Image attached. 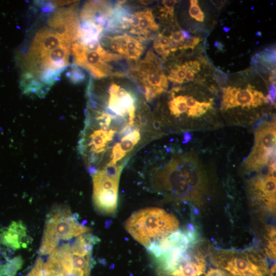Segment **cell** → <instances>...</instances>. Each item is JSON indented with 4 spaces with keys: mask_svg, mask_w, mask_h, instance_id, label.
<instances>
[{
    "mask_svg": "<svg viewBox=\"0 0 276 276\" xmlns=\"http://www.w3.org/2000/svg\"><path fill=\"white\" fill-rule=\"evenodd\" d=\"M137 102V98L133 92L115 84L110 86L107 107L118 116H129L130 126L134 123Z\"/></svg>",
    "mask_w": 276,
    "mask_h": 276,
    "instance_id": "4fadbf2b",
    "label": "cell"
},
{
    "mask_svg": "<svg viewBox=\"0 0 276 276\" xmlns=\"http://www.w3.org/2000/svg\"><path fill=\"white\" fill-rule=\"evenodd\" d=\"M43 265L42 258H38L33 268L26 276H44Z\"/></svg>",
    "mask_w": 276,
    "mask_h": 276,
    "instance_id": "cb8c5ba5",
    "label": "cell"
},
{
    "mask_svg": "<svg viewBox=\"0 0 276 276\" xmlns=\"http://www.w3.org/2000/svg\"><path fill=\"white\" fill-rule=\"evenodd\" d=\"M161 46L165 49H171L172 47L173 42L170 37L159 34L158 37L155 40Z\"/></svg>",
    "mask_w": 276,
    "mask_h": 276,
    "instance_id": "f1b7e54d",
    "label": "cell"
},
{
    "mask_svg": "<svg viewBox=\"0 0 276 276\" xmlns=\"http://www.w3.org/2000/svg\"><path fill=\"white\" fill-rule=\"evenodd\" d=\"M189 13L190 17L197 21L203 22L205 19V15L201 10L197 0H191Z\"/></svg>",
    "mask_w": 276,
    "mask_h": 276,
    "instance_id": "7402d4cb",
    "label": "cell"
},
{
    "mask_svg": "<svg viewBox=\"0 0 276 276\" xmlns=\"http://www.w3.org/2000/svg\"><path fill=\"white\" fill-rule=\"evenodd\" d=\"M158 276H201L205 272L206 261L202 251L181 241L154 258Z\"/></svg>",
    "mask_w": 276,
    "mask_h": 276,
    "instance_id": "3957f363",
    "label": "cell"
},
{
    "mask_svg": "<svg viewBox=\"0 0 276 276\" xmlns=\"http://www.w3.org/2000/svg\"><path fill=\"white\" fill-rule=\"evenodd\" d=\"M275 124L266 122L255 132L253 149L246 161L247 169L258 171L275 164Z\"/></svg>",
    "mask_w": 276,
    "mask_h": 276,
    "instance_id": "9c48e42d",
    "label": "cell"
},
{
    "mask_svg": "<svg viewBox=\"0 0 276 276\" xmlns=\"http://www.w3.org/2000/svg\"><path fill=\"white\" fill-rule=\"evenodd\" d=\"M44 276H68L60 269L54 268L46 262L43 265Z\"/></svg>",
    "mask_w": 276,
    "mask_h": 276,
    "instance_id": "83f0119b",
    "label": "cell"
},
{
    "mask_svg": "<svg viewBox=\"0 0 276 276\" xmlns=\"http://www.w3.org/2000/svg\"><path fill=\"white\" fill-rule=\"evenodd\" d=\"M114 7L109 2L91 1L86 3L81 12V22L90 23L104 30L113 13Z\"/></svg>",
    "mask_w": 276,
    "mask_h": 276,
    "instance_id": "9a60e30c",
    "label": "cell"
},
{
    "mask_svg": "<svg viewBox=\"0 0 276 276\" xmlns=\"http://www.w3.org/2000/svg\"><path fill=\"white\" fill-rule=\"evenodd\" d=\"M72 54L74 64L87 70L96 78H102L109 76H120L114 71L109 62H117L125 59L117 53L109 52L101 46L98 50H89L80 42L72 45Z\"/></svg>",
    "mask_w": 276,
    "mask_h": 276,
    "instance_id": "ba28073f",
    "label": "cell"
},
{
    "mask_svg": "<svg viewBox=\"0 0 276 276\" xmlns=\"http://www.w3.org/2000/svg\"><path fill=\"white\" fill-rule=\"evenodd\" d=\"M201 41V39L200 37H192L188 39H187L184 44L181 47L184 50H187L188 49L193 50L195 46L198 45Z\"/></svg>",
    "mask_w": 276,
    "mask_h": 276,
    "instance_id": "f546056e",
    "label": "cell"
},
{
    "mask_svg": "<svg viewBox=\"0 0 276 276\" xmlns=\"http://www.w3.org/2000/svg\"><path fill=\"white\" fill-rule=\"evenodd\" d=\"M141 136L139 132V130L138 129L135 130L132 133L129 134L128 135H126L124 137L122 138V141H124L125 140H129L133 142H134L135 144H137L138 142L140 140Z\"/></svg>",
    "mask_w": 276,
    "mask_h": 276,
    "instance_id": "1f68e13d",
    "label": "cell"
},
{
    "mask_svg": "<svg viewBox=\"0 0 276 276\" xmlns=\"http://www.w3.org/2000/svg\"><path fill=\"white\" fill-rule=\"evenodd\" d=\"M269 276H275V264H274L269 270Z\"/></svg>",
    "mask_w": 276,
    "mask_h": 276,
    "instance_id": "8d00e7d4",
    "label": "cell"
},
{
    "mask_svg": "<svg viewBox=\"0 0 276 276\" xmlns=\"http://www.w3.org/2000/svg\"><path fill=\"white\" fill-rule=\"evenodd\" d=\"M192 139V135L189 132H186L184 135V141L183 143L186 144Z\"/></svg>",
    "mask_w": 276,
    "mask_h": 276,
    "instance_id": "d590c367",
    "label": "cell"
},
{
    "mask_svg": "<svg viewBox=\"0 0 276 276\" xmlns=\"http://www.w3.org/2000/svg\"><path fill=\"white\" fill-rule=\"evenodd\" d=\"M186 63L177 65L172 68L168 76V80L175 84L181 85L184 83L186 76Z\"/></svg>",
    "mask_w": 276,
    "mask_h": 276,
    "instance_id": "44dd1931",
    "label": "cell"
},
{
    "mask_svg": "<svg viewBox=\"0 0 276 276\" xmlns=\"http://www.w3.org/2000/svg\"><path fill=\"white\" fill-rule=\"evenodd\" d=\"M268 101L263 93L253 89L251 85L245 89L233 87L224 88L222 109L241 106L243 108H252Z\"/></svg>",
    "mask_w": 276,
    "mask_h": 276,
    "instance_id": "7c38bea8",
    "label": "cell"
},
{
    "mask_svg": "<svg viewBox=\"0 0 276 276\" xmlns=\"http://www.w3.org/2000/svg\"><path fill=\"white\" fill-rule=\"evenodd\" d=\"M213 263L233 276H267L266 260L252 251H220L212 257Z\"/></svg>",
    "mask_w": 276,
    "mask_h": 276,
    "instance_id": "8992f818",
    "label": "cell"
},
{
    "mask_svg": "<svg viewBox=\"0 0 276 276\" xmlns=\"http://www.w3.org/2000/svg\"><path fill=\"white\" fill-rule=\"evenodd\" d=\"M70 77L72 82L76 84L84 81L85 79V74L80 68L75 66L71 71Z\"/></svg>",
    "mask_w": 276,
    "mask_h": 276,
    "instance_id": "d4e9b609",
    "label": "cell"
},
{
    "mask_svg": "<svg viewBox=\"0 0 276 276\" xmlns=\"http://www.w3.org/2000/svg\"><path fill=\"white\" fill-rule=\"evenodd\" d=\"M251 190L254 198L266 211L275 212V169L266 176H259L252 183Z\"/></svg>",
    "mask_w": 276,
    "mask_h": 276,
    "instance_id": "5bb4252c",
    "label": "cell"
},
{
    "mask_svg": "<svg viewBox=\"0 0 276 276\" xmlns=\"http://www.w3.org/2000/svg\"><path fill=\"white\" fill-rule=\"evenodd\" d=\"M48 22L51 30L72 44L80 38L81 23L75 6L58 10Z\"/></svg>",
    "mask_w": 276,
    "mask_h": 276,
    "instance_id": "30bf717a",
    "label": "cell"
},
{
    "mask_svg": "<svg viewBox=\"0 0 276 276\" xmlns=\"http://www.w3.org/2000/svg\"><path fill=\"white\" fill-rule=\"evenodd\" d=\"M177 2L176 0H164L162 2L164 8H161L160 11L164 14L166 17L168 15L173 17L174 16L175 6Z\"/></svg>",
    "mask_w": 276,
    "mask_h": 276,
    "instance_id": "484cf974",
    "label": "cell"
},
{
    "mask_svg": "<svg viewBox=\"0 0 276 276\" xmlns=\"http://www.w3.org/2000/svg\"><path fill=\"white\" fill-rule=\"evenodd\" d=\"M179 226L174 215L158 208L140 210L126 223L127 231L147 250L179 230Z\"/></svg>",
    "mask_w": 276,
    "mask_h": 276,
    "instance_id": "7a4b0ae2",
    "label": "cell"
},
{
    "mask_svg": "<svg viewBox=\"0 0 276 276\" xmlns=\"http://www.w3.org/2000/svg\"><path fill=\"white\" fill-rule=\"evenodd\" d=\"M186 104L189 107L187 112L189 117H200L205 114L209 109L212 108V102H200L192 96H187Z\"/></svg>",
    "mask_w": 276,
    "mask_h": 276,
    "instance_id": "ac0fdd59",
    "label": "cell"
},
{
    "mask_svg": "<svg viewBox=\"0 0 276 276\" xmlns=\"http://www.w3.org/2000/svg\"><path fill=\"white\" fill-rule=\"evenodd\" d=\"M181 32L184 37L185 39H188L189 38H190L191 37V35L189 34V32L187 30H182L181 31Z\"/></svg>",
    "mask_w": 276,
    "mask_h": 276,
    "instance_id": "74e56055",
    "label": "cell"
},
{
    "mask_svg": "<svg viewBox=\"0 0 276 276\" xmlns=\"http://www.w3.org/2000/svg\"><path fill=\"white\" fill-rule=\"evenodd\" d=\"M126 153L121 148L120 143H116L113 147L110 157L112 159L109 163L116 165L118 161L122 160L125 156Z\"/></svg>",
    "mask_w": 276,
    "mask_h": 276,
    "instance_id": "603a6c76",
    "label": "cell"
},
{
    "mask_svg": "<svg viewBox=\"0 0 276 276\" xmlns=\"http://www.w3.org/2000/svg\"><path fill=\"white\" fill-rule=\"evenodd\" d=\"M98 242L96 236L88 233L78 236L72 243L73 276H90L92 250Z\"/></svg>",
    "mask_w": 276,
    "mask_h": 276,
    "instance_id": "8fae6325",
    "label": "cell"
},
{
    "mask_svg": "<svg viewBox=\"0 0 276 276\" xmlns=\"http://www.w3.org/2000/svg\"><path fill=\"white\" fill-rule=\"evenodd\" d=\"M135 13L138 18L139 27L130 33L138 35L139 40L141 42L150 39L151 32L156 31L159 29V25L155 21L152 10L147 9Z\"/></svg>",
    "mask_w": 276,
    "mask_h": 276,
    "instance_id": "2e32d148",
    "label": "cell"
},
{
    "mask_svg": "<svg viewBox=\"0 0 276 276\" xmlns=\"http://www.w3.org/2000/svg\"><path fill=\"white\" fill-rule=\"evenodd\" d=\"M170 38L172 42L176 45L183 44L185 42V38L181 32V31H172Z\"/></svg>",
    "mask_w": 276,
    "mask_h": 276,
    "instance_id": "4dcf8cb0",
    "label": "cell"
},
{
    "mask_svg": "<svg viewBox=\"0 0 276 276\" xmlns=\"http://www.w3.org/2000/svg\"><path fill=\"white\" fill-rule=\"evenodd\" d=\"M173 99L169 102V108L172 115L179 117L186 112L188 106L186 104L187 96H173Z\"/></svg>",
    "mask_w": 276,
    "mask_h": 276,
    "instance_id": "d6986e66",
    "label": "cell"
},
{
    "mask_svg": "<svg viewBox=\"0 0 276 276\" xmlns=\"http://www.w3.org/2000/svg\"><path fill=\"white\" fill-rule=\"evenodd\" d=\"M205 276H233L228 272L220 268H211Z\"/></svg>",
    "mask_w": 276,
    "mask_h": 276,
    "instance_id": "d6a6232c",
    "label": "cell"
},
{
    "mask_svg": "<svg viewBox=\"0 0 276 276\" xmlns=\"http://www.w3.org/2000/svg\"><path fill=\"white\" fill-rule=\"evenodd\" d=\"M138 2L144 6H147L150 5L153 3V1H149V0H142V1H138Z\"/></svg>",
    "mask_w": 276,
    "mask_h": 276,
    "instance_id": "f35d334b",
    "label": "cell"
},
{
    "mask_svg": "<svg viewBox=\"0 0 276 276\" xmlns=\"http://www.w3.org/2000/svg\"><path fill=\"white\" fill-rule=\"evenodd\" d=\"M157 177L160 188L180 200L192 201L202 188L201 173L196 163L186 157L176 159Z\"/></svg>",
    "mask_w": 276,
    "mask_h": 276,
    "instance_id": "277c9868",
    "label": "cell"
},
{
    "mask_svg": "<svg viewBox=\"0 0 276 276\" xmlns=\"http://www.w3.org/2000/svg\"><path fill=\"white\" fill-rule=\"evenodd\" d=\"M121 173L113 168L97 171L93 177V199L101 214L112 216L117 212L118 186Z\"/></svg>",
    "mask_w": 276,
    "mask_h": 276,
    "instance_id": "52a82bcc",
    "label": "cell"
},
{
    "mask_svg": "<svg viewBox=\"0 0 276 276\" xmlns=\"http://www.w3.org/2000/svg\"><path fill=\"white\" fill-rule=\"evenodd\" d=\"M275 229L274 227H269L267 228L266 234L265 253L267 256L273 260L275 259Z\"/></svg>",
    "mask_w": 276,
    "mask_h": 276,
    "instance_id": "ffe728a7",
    "label": "cell"
},
{
    "mask_svg": "<svg viewBox=\"0 0 276 276\" xmlns=\"http://www.w3.org/2000/svg\"><path fill=\"white\" fill-rule=\"evenodd\" d=\"M257 56L262 61V63L263 64L270 66L272 64L273 66L274 64H275V51H273L272 53L270 51H263Z\"/></svg>",
    "mask_w": 276,
    "mask_h": 276,
    "instance_id": "4316f807",
    "label": "cell"
},
{
    "mask_svg": "<svg viewBox=\"0 0 276 276\" xmlns=\"http://www.w3.org/2000/svg\"><path fill=\"white\" fill-rule=\"evenodd\" d=\"M72 45L49 28L39 30L22 60L23 92L45 96L69 66Z\"/></svg>",
    "mask_w": 276,
    "mask_h": 276,
    "instance_id": "6da1fadb",
    "label": "cell"
},
{
    "mask_svg": "<svg viewBox=\"0 0 276 276\" xmlns=\"http://www.w3.org/2000/svg\"><path fill=\"white\" fill-rule=\"evenodd\" d=\"M275 82H271L270 85L269 93L266 97L268 102H270L273 105H275Z\"/></svg>",
    "mask_w": 276,
    "mask_h": 276,
    "instance_id": "836d02e7",
    "label": "cell"
},
{
    "mask_svg": "<svg viewBox=\"0 0 276 276\" xmlns=\"http://www.w3.org/2000/svg\"><path fill=\"white\" fill-rule=\"evenodd\" d=\"M91 230L79 224L67 206H56L47 216L39 255L50 254L61 241L70 240Z\"/></svg>",
    "mask_w": 276,
    "mask_h": 276,
    "instance_id": "5b68a950",
    "label": "cell"
},
{
    "mask_svg": "<svg viewBox=\"0 0 276 276\" xmlns=\"http://www.w3.org/2000/svg\"><path fill=\"white\" fill-rule=\"evenodd\" d=\"M144 50V47L139 39L127 34L125 58L127 61H139Z\"/></svg>",
    "mask_w": 276,
    "mask_h": 276,
    "instance_id": "e0dca14e",
    "label": "cell"
},
{
    "mask_svg": "<svg viewBox=\"0 0 276 276\" xmlns=\"http://www.w3.org/2000/svg\"><path fill=\"white\" fill-rule=\"evenodd\" d=\"M135 145L134 142L129 140L122 141L120 143L121 149L126 153L131 151Z\"/></svg>",
    "mask_w": 276,
    "mask_h": 276,
    "instance_id": "e575fe53",
    "label": "cell"
}]
</instances>
